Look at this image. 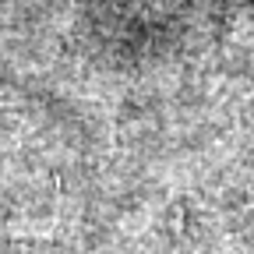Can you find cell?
I'll return each instance as SVG.
<instances>
[{
  "instance_id": "1",
  "label": "cell",
  "mask_w": 254,
  "mask_h": 254,
  "mask_svg": "<svg viewBox=\"0 0 254 254\" xmlns=\"http://www.w3.org/2000/svg\"><path fill=\"white\" fill-rule=\"evenodd\" d=\"M226 4H230V7H237V11H240V7H247V4H251V0H226Z\"/></svg>"
}]
</instances>
